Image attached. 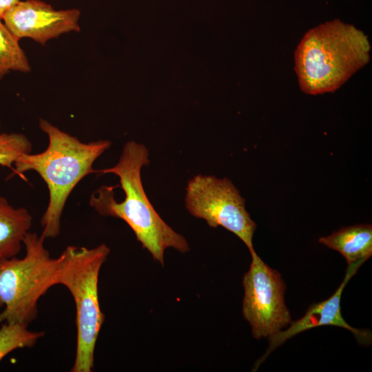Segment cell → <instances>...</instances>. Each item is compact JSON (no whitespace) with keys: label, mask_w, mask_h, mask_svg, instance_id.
<instances>
[{"label":"cell","mask_w":372,"mask_h":372,"mask_svg":"<svg viewBox=\"0 0 372 372\" xmlns=\"http://www.w3.org/2000/svg\"><path fill=\"white\" fill-rule=\"evenodd\" d=\"M32 222V217L26 209L14 208L0 196L1 258H12L19 254Z\"/></svg>","instance_id":"8fae6325"},{"label":"cell","mask_w":372,"mask_h":372,"mask_svg":"<svg viewBox=\"0 0 372 372\" xmlns=\"http://www.w3.org/2000/svg\"><path fill=\"white\" fill-rule=\"evenodd\" d=\"M365 261L361 260L349 265L344 278L335 293L327 300L311 305L305 315L297 321L291 322L289 328L269 337V346L262 358L264 360L268 355L296 335L317 327L332 325L346 329L354 334L359 342H368L371 335L367 331L350 326L343 318L340 311V300L343 290L349 280Z\"/></svg>","instance_id":"9c48e42d"},{"label":"cell","mask_w":372,"mask_h":372,"mask_svg":"<svg viewBox=\"0 0 372 372\" xmlns=\"http://www.w3.org/2000/svg\"><path fill=\"white\" fill-rule=\"evenodd\" d=\"M319 242L340 252L348 265L366 261L372 255V226L361 224L342 227L320 238Z\"/></svg>","instance_id":"30bf717a"},{"label":"cell","mask_w":372,"mask_h":372,"mask_svg":"<svg viewBox=\"0 0 372 372\" xmlns=\"http://www.w3.org/2000/svg\"><path fill=\"white\" fill-rule=\"evenodd\" d=\"M81 11L77 8L56 10L41 0L19 1L2 21L19 39L30 38L45 45L62 34L80 32Z\"/></svg>","instance_id":"ba28073f"},{"label":"cell","mask_w":372,"mask_h":372,"mask_svg":"<svg viewBox=\"0 0 372 372\" xmlns=\"http://www.w3.org/2000/svg\"><path fill=\"white\" fill-rule=\"evenodd\" d=\"M44 335L43 331H33L17 322H5L0 328V361L17 349L31 348Z\"/></svg>","instance_id":"4fadbf2b"},{"label":"cell","mask_w":372,"mask_h":372,"mask_svg":"<svg viewBox=\"0 0 372 372\" xmlns=\"http://www.w3.org/2000/svg\"><path fill=\"white\" fill-rule=\"evenodd\" d=\"M149 163V150L144 145L133 141L126 143L116 165L94 171L116 175L125 193L124 200L117 202L114 187L103 186L92 194L90 204L102 216L124 220L142 247L163 266L166 249L173 248L186 253L189 246L183 236L162 219L145 194L141 172L143 167Z\"/></svg>","instance_id":"6da1fadb"},{"label":"cell","mask_w":372,"mask_h":372,"mask_svg":"<svg viewBox=\"0 0 372 372\" xmlns=\"http://www.w3.org/2000/svg\"><path fill=\"white\" fill-rule=\"evenodd\" d=\"M19 40L0 19V80L10 71L27 73L31 70Z\"/></svg>","instance_id":"7c38bea8"},{"label":"cell","mask_w":372,"mask_h":372,"mask_svg":"<svg viewBox=\"0 0 372 372\" xmlns=\"http://www.w3.org/2000/svg\"><path fill=\"white\" fill-rule=\"evenodd\" d=\"M43 236L28 231L23 240L25 255L0 259V322L28 325L37 316L39 298L59 285L61 259L51 258Z\"/></svg>","instance_id":"5b68a950"},{"label":"cell","mask_w":372,"mask_h":372,"mask_svg":"<svg viewBox=\"0 0 372 372\" xmlns=\"http://www.w3.org/2000/svg\"><path fill=\"white\" fill-rule=\"evenodd\" d=\"M185 201L192 216L205 220L211 227L220 226L232 232L251 256L256 254L253 245L256 224L246 210L245 198L229 179L196 175L187 183Z\"/></svg>","instance_id":"8992f818"},{"label":"cell","mask_w":372,"mask_h":372,"mask_svg":"<svg viewBox=\"0 0 372 372\" xmlns=\"http://www.w3.org/2000/svg\"><path fill=\"white\" fill-rule=\"evenodd\" d=\"M0 259H1V257H0Z\"/></svg>","instance_id":"e0dca14e"},{"label":"cell","mask_w":372,"mask_h":372,"mask_svg":"<svg viewBox=\"0 0 372 372\" xmlns=\"http://www.w3.org/2000/svg\"><path fill=\"white\" fill-rule=\"evenodd\" d=\"M110 254L105 244L88 249L68 246L60 255L59 285L72 294L76 307V349L72 372H90L104 315L99 304L100 269Z\"/></svg>","instance_id":"277c9868"},{"label":"cell","mask_w":372,"mask_h":372,"mask_svg":"<svg viewBox=\"0 0 372 372\" xmlns=\"http://www.w3.org/2000/svg\"><path fill=\"white\" fill-rule=\"evenodd\" d=\"M31 150V142L24 134H0V165L13 169L16 160L22 154L30 153Z\"/></svg>","instance_id":"5bb4252c"},{"label":"cell","mask_w":372,"mask_h":372,"mask_svg":"<svg viewBox=\"0 0 372 372\" xmlns=\"http://www.w3.org/2000/svg\"><path fill=\"white\" fill-rule=\"evenodd\" d=\"M39 127L48 136L47 148L39 154L21 155L14 163L13 171L17 174L35 171L47 184L49 203L41 220V235L45 239L59 236L61 216L69 195L83 177L94 172V162L111 142L83 143L41 118Z\"/></svg>","instance_id":"7a4b0ae2"},{"label":"cell","mask_w":372,"mask_h":372,"mask_svg":"<svg viewBox=\"0 0 372 372\" xmlns=\"http://www.w3.org/2000/svg\"><path fill=\"white\" fill-rule=\"evenodd\" d=\"M370 50L362 31L338 19L309 30L294 54L300 90L312 95L335 91L369 63Z\"/></svg>","instance_id":"3957f363"},{"label":"cell","mask_w":372,"mask_h":372,"mask_svg":"<svg viewBox=\"0 0 372 372\" xmlns=\"http://www.w3.org/2000/svg\"><path fill=\"white\" fill-rule=\"evenodd\" d=\"M245 273L242 314L249 323L253 336L267 338L291 322L285 302V285L280 274L269 267L256 254Z\"/></svg>","instance_id":"52a82bcc"},{"label":"cell","mask_w":372,"mask_h":372,"mask_svg":"<svg viewBox=\"0 0 372 372\" xmlns=\"http://www.w3.org/2000/svg\"><path fill=\"white\" fill-rule=\"evenodd\" d=\"M0 130H1V124H0Z\"/></svg>","instance_id":"2e32d148"},{"label":"cell","mask_w":372,"mask_h":372,"mask_svg":"<svg viewBox=\"0 0 372 372\" xmlns=\"http://www.w3.org/2000/svg\"><path fill=\"white\" fill-rule=\"evenodd\" d=\"M20 0H0V19L5 14Z\"/></svg>","instance_id":"9a60e30c"}]
</instances>
